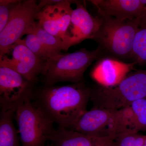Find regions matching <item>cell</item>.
Wrapping results in <instances>:
<instances>
[{"instance_id": "obj_1", "label": "cell", "mask_w": 146, "mask_h": 146, "mask_svg": "<svg viewBox=\"0 0 146 146\" xmlns=\"http://www.w3.org/2000/svg\"><path fill=\"white\" fill-rule=\"evenodd\" d=\"M92 90L84 82L35 89V103L58 127L68 128L87 110Z\"/></svg>"}, {"instance_id": "obj_2", "label": "cell", "mask_w": 146, "mask_h": 146, "mask_svg": "<svg viewBox=\"0 0 146 146\" xmlns=\"http://www.w3.org/2000/svg\"><path fill=\"white\" fill-rule=\"evenodd\" d=\"M102 22L93 40L104 56L125 62L131 60L134 39L140 27L141 18L121 21L98 14Z\"/></svg>"}, {"instance_id": "obj_3", "label": "cell", "mask_w": 146, "mask_h": 146, "mask_svg": "<svg viewBox=\"0 0 146 146\" xmlns=\"http://www.w3.org/2000/svg\"><path fill=\"white\" fill-rule=\"evenodd\" d=\"M103 57V54L98 47L91 50L84 48L74 52L55 55L45 62L42 75L43 84L84 82V73L89 66Z\"/></svg>"}, {"instance_id": "obj_4", "label": "cell", "mask_w": 146, "mask_h": 146, "mask_svg": "<svg viewBox=\"0 0 146 146\" xmlns=\"http://www.w3.org/2000/svg\"><path fill=\"white\" fill-rule=\"evenodd\" d=\"M146 98V69L131 72L117 85L92 87L90 100L94 108L118 110Z\"/></svg>"}, {"instance_id": "obj_5", "label": "cell", "mask_w": 146, "mask_h": 146, "mask_svg": "<svg viewBox=\"0 0 146 146\" xmlns=\"http://www.w3.org/2000/svg\"><path fill=\"white\" fill-rule=\"evenodd\" d=\"M130 106L115 110L93 108L68 129L98 137H110L133 129Z\"/></svg>"}, {"instance_id": "obj_6", "label": "cell", "mask_w": 146, "mask_h": 146, "mask_svg": "<svg viewBox=\"0 0 146 146\" xmlns=\"http://www.w3.org/2000/svg\"><path fill=\"white\" fill-rule=\"evenodd\" d=\"M22 146H46L54 132V123L33 101L28 99L15 112Z\"/></svg>"}, {"instance_id": "obj_7", "label": "cell", "mask_w": 146, "mask_h": 146, "mask_svg": "<svg viewBox=\"0 0 146 146\" xmlns=\"http://www.w3.org/2000/svg\"><path fill=\"white\" fill-rule=\"evenodd\" d=\"M41 9L35 0L19 1L14 6L7 25L0 32V58L11 51L24 35L34 32L36 15Z\"/></svg>"}, {"instance_id": "obj_8", "label": "cell", "mask_w": 146, "mask_h": 146, "mask_svg": "<svg viewBox=\"0 0 146 146\" xmlns=\"http://www.w3.org/2000/svg\"><path fill=\"white\" fill-rule=\"evenodd\" d=\"M35 85L13 69L0 64L1 111L16 112L25 100L33 98Z\"/></svg>"}, {"instance_id": "obj_9", "label": "cell", "mask_w": 146, "mask_h": 146, "mask_svg": "<svg viewBox=\"0 0 146 146\" xmlns=\"http://www.w3.org/2000/svg\"><path fill=\"white\" fill-rule=\"evenodd\" d=\"M74 1L62 0L55 4L46 6L36 15V22L47 32L61 39L66 50L69 49L67 32L71 23L74 9L71 4Z\"/></svg>"}, {"instance_id": "obj_10", "label": "cell", "mask_w": 146, "mask_h": 146, "mask_svg": "<svg viewBox=\"0 0 146 146\" xmlns=\"http://www.w3.org/2000/svg\"><path fill=\"white\" fill-rule=\"evenodd\" d=\"M12 57L0 58V64L5 65L19 73L27 81L36 83L42 75L45 61L33 53L20 39L12 50Z\"/></svg>"}, {"instance_id": "obj_11", "label": "cell", "mask_w": 146, "mask_h": 146, "mask_svg": "<svg viewBox=\"0 0 146 146\" xmlns=\"http://www.w3.org/2000/svg\"><path fill=\"white\" fill-rule=\"evenodd\" d=\"M84 3L74 1L76 8L72 13L67 35L69 48L86 39L93 40L101 24L100 17L98 15L94 17L91 15Z\"/></svg>"}, {"instance_id": "obj_12", "label": "cell", "mask_w": 146, "mask_h": 146, "mask_svg": "<svg viewBox=\"0 0 146 146\" xmlns=\"http://www.w3.org/2000/svg\"><path fill=\"white\" fill-rule=\"evenodd\" d=\"M98 14L125 21L141 18L140 27L146 26V0H91Z\"/></svg>"}, {"instance_id": "obj_13", "label": "cell", "mask_w": 146, "mask_h": 146, "mask_svg": "<svg viewBox=\"0 0 146 146\" xmlns=\"http://www.w3.org/2000/svg\"><path fill=\"white\" fill-rule=\"evenodd\" d=\"M136 64L124 62L113 58L104 56L97 61L91 76L97 84L106 87L117 85L132 70Z\"/></svg>"}, {"instance_id": "obj_14", "label": "cell", "mask_w": 146, "mask_h": 146, "mask_svg": "<svg viewBox=\"0 0 146 146\" xmlns=\"http://www.w3.org/2000/svg\"><path fill=\"white\" fill-rule=\"evenodd\" d=\"M112 140L110 137H98L58 127L50 138L51 146H100Z\"/></svg>"}, {"instance_id": "obj_15", "label": "cell", "mask_w": 146, "mask_h": 146, "mask_svg": "<svg viewBox=\"0 0 146 146\" xmlns=\"http://www.w3.org/2000/svg\"><path fill=\"white\" fill-rule=\"evenodd\" d=\"M15 111H1L0 113V146H22L13 122Z\"/></svg>"}, {"instance_id": "obj_16", "label": "cell", "mask_w": 146, "mask_h": 146, "mask_svg": "<svg viewBox=\"0 0 146 146\" xmlns=\"http://www.w3.org/2000/svg\"><path fill=\"white\" fill-rule=\"evenodd\" d=\"M131 60L136 65L146 66V26L140 28L136 33Z\"/></svg>"}, {"instance_id": "obj_17", "label": "cell", "mask_w": 146, "mask_h": 146, "mask_svg": "<svg viewBox=\"0 0 146 146\" xmlns=\"http://www.w3.org/2000/svg\"><path fill=\"white\" fill-rule=\"evenodd\" d=\"M34 33L42 44L53 54H59L62 53V50L67 51L65 44L61 39L47 32L39 25L37 22Z\"/></svg>"}, {"instance_id": "obj_18", "label": "cell", "mask_w": 146, "mask_h": 146, "mask_svg": "<svg viewBox=\"0 0 146 146\" xmlns=\"http://www.w3.org/2000/svg\"><path fill=\"white\" fill-rule=\"evenodd\" d=\"M134 129L146 131V98L137 100L131 105Z\"/></svg>"}, {"instance_id": "obj_19", "label": "cell", "mask_w": 146, "mask_h": 146, "mask_svg": "<svg viewBox=\"0 0 146 146\" xmlns=\"http://www.w3.org/2000/svg\"><path fill=\"white\" fill-rule=\"evenodd\" d=\"M22 40L29 49L45 62L55 55L42 44L35 33L27 35Z\"/></svg>"}, {"instance_id": "obj_20", "label": "cell", "mask_w": 146, "mask_h": 146, "mask_svg": "<svg viewBox=\"0 0 146 146\" xmlns=\"http://www.w3.org/2000/svg\"><path fill=\"white\" fill-rule=\"evenodd\" d=\"M146 135H142L133 129H128L115 138V146H143Z\"/></svg>"}, {"instance_id": "obj_21", "label": "cell", "mask_w": 146, "mask_h": 146, "mask_svg": "<svg viewBox=\"0 0 146 146\" xmlns=\"http://www.w3.org/2000/svg\"><path fill=\"white\" fill-rule=\"evenodd\" d=\"M18 0H0V32L8 23L12 9Z\"/></svg>"}, {"instance_id": "obj_22", "label": "cell", "mask_w": 146, "mask_h": 146, "mask_svg": "<svg viewBox=\"0 0 146 146\" xmlns=\"http://www.w3.org/2000/svg\"><path fill=\"white\" fill-rule=\"evenodd\" d=\"M100 146H115V140H112Z\"/></svg>"}, {"instance_id": "obj_23", "label": "cell", "mask_w": 146, "mask_h": 146, "mask_svg": "<svg viewBox=\"0 0 146 146\" xmlns=\"http://www.w3.org/2000/svg\"><path fill=\"white\" fill-rule=\"evenodd\" d=\"M143 146H146V138L145 140V143H144Z\"/></svg>"}, {"instance_id": "obj_24", "label": "cell", "mask_w": 146, "mask_h": 146, "mask_svg": "<svg viewBox=\"0 0 146 146\" xmlns=\"http://www.w3.org/2000/svg\"></svg>"}]
</instances>
